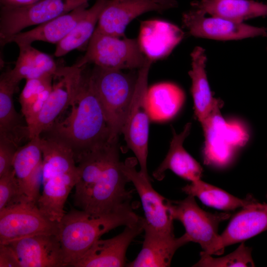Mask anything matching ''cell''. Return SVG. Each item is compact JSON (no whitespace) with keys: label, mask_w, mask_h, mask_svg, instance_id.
I'll use <instances>...</instances> for the list:
<instances>
[{"label":"cell","mask_w":267,"mask_h":267,"mask_svg":"<svg viewBox=\"0 0 267 267\" xmlns=\"http://www.w3.org/2000/svg\"><path fill=\"white\" fill-rule=\"evenodd\" d=\"M251 252L252 249L246 246L244 242H241L234 251L221 258H213L211 255L202 251L200 259L193 267H255Z\"/></svg>","instance_id":"32"},{"label":"cell","mask_w":267,"mask_h":267,"mask_svg":"<svg viewBox=\"0 0 267 267\" xmlns=\"http://www.w3.org/2000/svg\"><path fill=\"white\" fill-rule=\"evenodd\" d=\"M191 5L211 16L238 22L267 17V3L254 0H197Z\"/></svg>","instance_id":"26"},{"label":"cell","mask_w":267,"mask_h":267,"mask_svg":"<svg viewBox=\"0 0 267 267\" xmlns=\"http://www.w3.org/2000/svg\"><path fill=\"white\" fill-rule=\"evenodd\" d=\"M225 133L228 142L235 149L245 145L249 139L248 130L237 120L227 121Z\"/></svg>","instance_id":"34"},{"label":"cell","mask_w":267,"mask_h":267,"mask_svg":"<svg viewBox=\"0 0 267 267\" xmlns=\"http://www.w3.org/2000/svg\"><path fill=\"white\" fill-rule=\"evenodd\" d=\"M193 8L182 16L183 27L194 37L228 41L239 40L257 37H267V28L259 27L211 16Z\"/></svg>","instance_id":"9"},{"label":"cell","mask_w":267,"mask_h":267,"mask_svg":"<svg viewBox=\"0 0 267 267\" xmlns=\"http://www.w3.org/2000/svg\"><path fill=\"white\" fill-rule=\"evenodd\" d=\"M19 147L12 141L0 136V177L13 170V161Z\"/></svg>","instance_id":"35"},{"label":"cell","mask_w":267,"mask_h":267,"mask_svg":"<svg viewBox=\"0 0 267 267\" xmlns=\"http://www.w3.org/2000/svg\"><path fill=\"white\" fill-rule=\"evenodd\" d=\"M190 57L191 66L188 74L191 80V92L194 113L202 124L219 99L213 97L208 81L206 70L207 58L205 49L197 46L191 52Z\"/></svg>","instance_id":"23"},{"label":"cell","mask_w":267,"mask_h":267,"mask_svg":"<svg viewBox=\"0 0 267 267\" xmlns=\"http://www.w3.org/2000/svg\"><path fill=\"white\" fill-rule=\"evenodd\" d=\"M86 0H41L19 7H1L0 43L28 27L39 25L73 10Z\"/></svg>","instance_id":"7"},{"label":"cell","mask_w":267,"mask_h":267,"mask_svg":"<svg viewBox=\"0 0 267 267\" xmlns=\"http://www.w3.org/2000/svg\"><path fill=\"white\" fill-rule=\"evenodd\" d=\"M182 191L187 195L197 197L207 206L223 211L244 207L255 199L251 195L243 199L239 198L201 179L191 181L183 187Z\"/></svg>","instance_id":"29"},{"label":"cell","mask_w":267,"mask_h":267,"mask_svg":"<svg viewBox=\"0 0 267 267\" xmlns=\"http://www.w3.org/2000/svg\"><path fill=\"white\" fill-rule=\"evenodd\" d=\"M144 238L142 247L136 258L126 264L129 267H170L173 256L181 246L190 242L184 233L177 238L174 234L158 230L144 219Z\"/></svg>","instance_id":"15"},{"label":"cell","mask_w":267,"mask_h":267,"mask_svg":"<svg viewBox=\"0 0 267 267\" xmlns=\"http://www.w3.org/2000/svg\"><path fill=\"white\" fill-rule=\"evenodd\" d=\"M266 230L267 203H260L255 199L232 217L220 235L222 246L225 248L244 242Z\"/></svg>","instance_id":"19"},{"label":"cell","mask_w":267,"mask_h":267,"mask_svg":"<svg viewBox=\"0 0 267 267\" xmlns=\"http://www.w3.org/2000/svg\"><path fill=\"white\" fill-rule=\"evenodd\" d=\"M147 59L137 39L118 37L95 29L85 54L74 65L82 67L93 64L110 69H139Z\"/></svg>","instance_id":"4"},{"label":"cell","mask_w":267,"mask_h":267,"mask_svg":"<svg viewBox=\"0 0 267 267\" xmlns=\"http://www.w3.org/2000/svg\"><path fill=\"white\" fill-rule=\"evenodd\" d=\"M184 37V33L177 25L153 19L140 23L137 40L142 53L153 62L169 55Z\"/></svg>","instance_id":"16"},{"label":"cell","mask_w":267,"mask_h":267,"mask_svg":"<svg viewBox=\"0 0 267 267\" xmlns=\"http://www.w3.org/2000/svg\"><path fill=\"white\" fill-rule=\"evenodd\" d=\"M152 62L147 58L145 64L138 69L133 97L122 131L128 146L134 152L139 164V171L149 179L147 158L150 120L146 96L149 71Z\"/></svg>","instance_id":"6"},{"label":"cell","mask_w":267,"mask_h":267,"mask_svg":"<svg viewBox=\"0 0 267 267\" xmlns=\"http://www.w3.org/2000/svg\"><path fill=\"white\" fill-rule=\"evenodd\" d=\"M18 46L19 53L14 68L5 72L12 82L18 85L23 79L27 80L55 74L59 66L52 56L31 44Z\"/></svg>","instance_id":"27"},{"label":"cell","mask_w":267,"mask_h":267,"mask_svg":"<svg viewBox=\"0 0 267 267\" xmlns=\"http://www.w3.org/2000/svg\"><path fill=\"white\" fill-rule=\"evenodd\" d=\"M78 69L75 65L58 67L53 76L52 89L47 101L36 120L27 126L29 140L41 136L69 107Z\"/></svg>","instance_id":"13"},{"label":"cell","mask_w":267,"mask_h":267,"mask_svg":"<svg viewBox=\"0 0 267 267\" xmlns=\"http://www.w3.org/2000/svg\"><path fill=\"white\" fill-rule=\"evenodd\" d=\"M185 100L183 90L171 82H162L148 88L146 103L150 120L168 121L180 110Z\"/></svg>","instance_id":"24"},{"label":"cell","mask_w":267,"mask_h":267,"mask_svg":"<svg viewBox=\"0 0 267 267\" xmlns=\"http://www.w3.org/2000/svg\"><path fill=\"white\" fill-rule=\"evenodd\" d=\"M41 0H0L1 7H19L33 4Z\"/></svg>","instance_id":"37"},{"label":"cell","mask_w":267,"mask_h":267,"mask_svg":"<svg viewBox=\"0 0 267 267\" xmlns=\"http://www.w3.org/2000/svg\"><path fill=\"white\" fill-rule=\"evenodd\" d=\"M78 179V170L55 176L44 182L36 203L42 214L52 222H59L66 213L64 207L68 196Z\"/></svg>","instance_id":"22"},{"label":"cell","mask_w":267,"mask_h":267,"mask_svg":"<svg viewBox=\"0 0 267 267\" xmlns=\"http://www.w3.org/2000/svg\"><path fill=\"white\" fill-rule=\"evenodd\" d=\"M136 76L94 65L89 73L90 85L107 122L110 141H118L135 89Z\"/></svg>","instance_id":"3"},{"label":"cell","mask_w":267,"mask_h":267,"mask_svg":"<svg viewBox=\"0 0 267 267\" xmlns=\"http://www.w3.org/2000/svg\"><path fill=\"white\" fill-rule=\"evenodd\" d=\"M88 2L67 13L38 25L35 28L14 35L0 44L1 46L10 43L17 45L32 44L36 41L58 44L73 29L87 10Z\"/></svg>","instance_id":"20"},{"label":"cell","mask_w":267,"mask_h":267,"mask_svg":"<svg viewBox=\"0 0 267 267\" xmlns=\"http://www.w3.org/2000/svg\"><path fill=\"white\" fill-rule=\"evenodd\" d=\"M85 67L80 68L76 74L69 115L62 121L57 120L43 133L70 148L76 162L82 155L111 142L107 122Z\"/></svg>","instance_id":"1"},{"label":"cell","mask_w":267,"mask_h":267,"mask_svg":"<svg viewBox=\"0 0 267 267\" xmlns=\"http://www.w3.org/2000/svg\"><path fill=\"white\" fill-rule=\"evenodd\" d=\"M52 75L26 80L19 96L21 112L27 126L37 118L52 89Z\"/></svg>","instance_id":"31"},{"label":"cell","mask_w":267,"mask_h":267,"mask_svg":"<svg viewBox=\"0 0 267 267\" xmlns=\"http://www.w3.org/2000/svg\"><path fill=\"white\" fill-rule=\"evenodd\" d=\"M131 202L108 214L95 216L72 209L57 223L64 267L80 259L101 236L120 226H127L139 218Z\"/></svg>","instance_id":"2"},{"label":"cell","mask_w":267,"mask_h":267,"mask_svg":"<svg viewBox=\"0 0 267 267\" xmlns=\"http://www.w3.org/2000/svg\"><path fill=\"white\" fill-rule=\"evenodd\" d=\"M0 267H19L14 253L7 244H0Z\"/></svg>","instance_id":"36"},{"label":"cell","mask_w":267,"mask_h":267,"mask_svg":"<svg viewBox=\"0 0 267 267\" xmlns=\"http://www.w3.org/2000/svg\"><path fill=\"white\" fill-rule=\"evenodd\" d=\"M191 123H187L181 132L177 134L172 128L173 137L164 160L153 173L154 178L161 180L165 172L170 170L179 177L191 182L201 179L203 169L184 149L183 144L189 135Z\"/></svg>","instance_id":"21"},{"label":"cell","mask_w":267,"mask_h":267,"mask_svg":"<svg viewBox=\"0 0 267 267\" xmlns=\"http://www.w3.org/2000/svg\"><path fill=\"white\" fill-rule=\"evenodd\" d=\"M5 244L19 267H64L61 244L55 234L27 236Z\"/></svg>","instance_id":"14"},{"label":"cell","mask_w":267,"mask_h":267,"mask_svg":"<svg viewBox=\"0 0 267 267\" xmlns=\"http://www.w3.org/2000/svg\"><path fill=\"white\" fill-rule=\"evenodd\" d=\"M26 197L22 192L13 169L0 177V211Z\"/></svg>","instance_id":"33"},{"label":"cell","mask_w":267,"mask_h":267,"mask_svg":"<svg viewBox=\"0 0 267 267\" xmlns=\"http://www.w3.org/2000/svg\"><path fill=\"white\" fill-rule=\"evenodd\" d=\"M195 197L188 195L180 201L169 200V207L173 219L181 222L190 242L198 243L203 252L212 255H220L224 251L220 235V223L228 219L229 213L207 212L197 204Z\"/></svg>","instance_id":"5"},{"label":"cell","mask_w":267,"mask_h":267,"mask_svg":"<svg viewBox=\"0 0 267 267\" xmlns=\"http://www.w3.org/2000/svg\"><path fill=\"white\" fill-rule=\"evenodd\" d=\"M57 223L46 218L36 203L25 197L0 211V244L37 234H56Z\"/></svg>","instance_id":"8"},{"label":"cell","mask_w":267,"mask_h":267,"mask_svg":"<svg viewBox=\"0 0 267 267\" xmlns=\"http://www.w3.org/2000/svg\"><path fill=\"white\" fill-rule=\"evenodd\" d=\"M222 105V101L219 99L201 124L205 136L204 163L218 167H225L231 162L235 149L227 140L225 133L227 121L220 111Z\"/></svg>","instance_id":"18"},{"label":"cell","mask_w":267,"mask_h":267,"mask_svg":"<svg viewBox=\"0 0 267 267\" xmlns=\"http://www.w3.org/2000/svg\"><path fill=\"white\" fill-rule=\"evenodd\" d=\"M18 85L12 82L5 72L0 78V136L5 137L19 146L29 139L27 125L24 126L16 112L13 96Z\"/></svg>","instance_id":"25"},{"label":"cell","mask_w":267,"mask_h":267,"mask_svg":"<svg viewBox=\"0 0 267 267\" xmlns=\"http://www.w3.org/2000/svg\"><path fill=\"white\" fill-rule=\"evenodd\" d=\"M86 0L88 1L89 0Z\"/></svg>","instance_id":"38"},{"label":"cell","mask_w":267,"mask_h":267,"mask_svg":"<svg viewBox=\"0 0 267 267\" xmlns=\"http://www.w3.org/2000/svg\"><path fill=\"white\" fill-rule=\"evenodd\" d=\"M144 218L125 226L119 234L107 239L100 238L77 261L73 267H122L126 266V254L133 240L143 231Z\"/></svg>","instance_id":"12"},{"label":"cell","mask_w":267,"mask_h":267,"mask_svg":"<svg viewBox=\"0 0 267 267\" xmlns=\"http://www.w3.org/2000/svg\"><path fill=\"white\" fill-rule=\"evenodd\" d=\"M137 161L134 158H128L122 162L121 169L138 194L146 222L158 230L174 234L169 200L158 193L152 186L150 179L136 170Z\"/></svg>","instance_id":"10"},{"label":"cell","mask_w":267,"mask_h":267,"mask_svg":"<svg viewBox=\"0 0 267 267\" xmlns=\"http://www.w3.org/2000/svg\"><path fill=\"white\" fill-rule=\"evenodd\" d=\"M176 0H108L96 29L118 37H125L128 24L138 16L149 11L161 12L177 7Z\"/></svg>","instance_id":"11"},{"label":"cell","mask_w":267,"mask_h":267,"mask_svg":"<svg viewBox=\"0 0 267 267\" xmlns=\"http://www.w3.org/2000/svg\"><path fill=\"white\" fill-rule=\"evenodd\" d=\"M41 136L32 138L20 146L13 161V169L24 194L37 203L43 181V155Z\"/></svg>","instance_id":"17"},{"label":"cell","mask_w":267,"mask_h":267,"mask_svg":"<svg viewBox=\"0 0 267 267\" xmlns=\"http://www.w3.org/2000/svg\"><path fill=\"white\" fill-rule=\"evenodd\" d=\"M108 0H96L69 33L56 44L54 55L62 56L89 43Z\"/></svg>","instance_id":"30"},{"label":"cell","mask_w":267,"mask_h":267,"mask_svg":"<svg viewBox=\"0 0 267 267\" xmlns=\"http://www.w3.org/2000/svg\"><path fill=\"white\" fill-rule=\"evenodd\" d=\"M43 155L42 184L56 175L78 170L72 149L59 140L47 136L40 139Z\"/></svg>","instance_id":"28"}]
</instances>
